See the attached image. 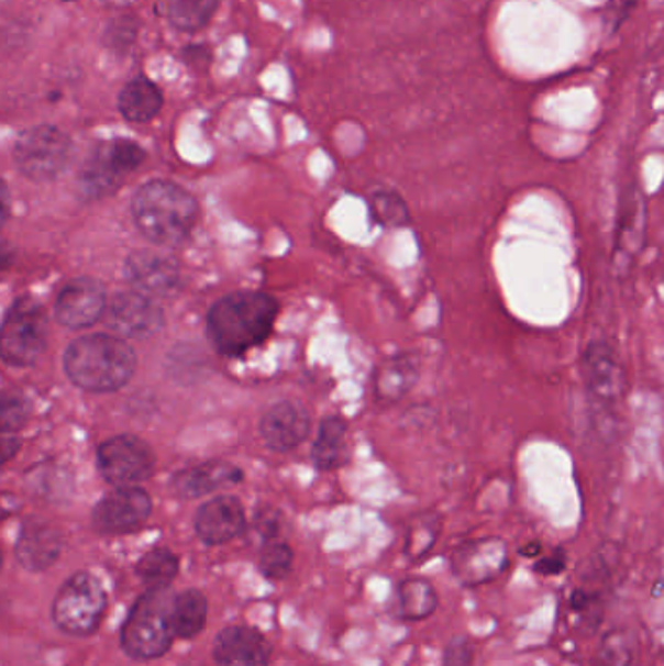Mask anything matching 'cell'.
<instances>
[{
    "label": "cell",
    "mask_w": 664,
    "mask_h": 666,
    "mask_svg": "<svg viewBox=\"0 0 664 666\" xmlns=\"http://www.w3.org/2000/svg\"><path fill=\"white\" fill-rule=\"evenodd\" d=\"M12 154L18 170L27 180L53 181L67 170L75 145L63 129L42 123L18 135Z\"/></svg>",
    "instance_id": "cell-6"
},
{
    "label": "cell",
    "mask_w": 664,
    "mask_h": 666,
    "mask_svg": "<svg viewBox=\"0 0 664 666\" xmlns=\"http://www.w3.org/2000/svg\"><path fill=\"white\" fill-rule=\"evenodd\" d=\"M648 238V201L641 189L631 186L623 191L618 206L613 236V274H630Z\"/></svg>",
    "instance_id": "cell-10"
},
{
    "label": "cell",
    "mask_w": 664,
    "mask_h": 666,
    "mask_svg": "<svg viewBox=\"0 0 664 666\" xmlns=\"http://www.w3.org/2000/svg\"><path fill=\"white\" fill-rule=\"evenodd\" d=\"M259 433L264 443L275 453H287L297 448L310 433L308 411L295 402L275 403L265 411Z\"/></svg>",
    "instance_id": "cell-19"
},
{
    "label": "cell",
    "mask_w": 664,
    "mask_h": 666,
    "mask_svg": "<svg viewBox=\"0 0 664 666\" xmlns=\"http://www.w3.org/2000/svg\"><path fill=\"white\" fill-rule=\"evenodd\" d=\"M103 318L111 332L125 340L153 337L164 325L163 308L156 304V300L139 291L113 295Z\"/></svg>",
    "instance_id": "cell-12"
},
{
    "label": "cell",
    "mask_w": 664,
    "mask_h": 666,
    "mask_svg": "<svg viewBox=\"0 0 664 666\" xmlns=\"http://www.w3.org/2000/svg\"><path fill=\"white\" fill-rule=\"evenodd\" d=\"M221 0H168L166 16L181 34H197L211 24Z\"/></svg>",
    "instance_id": "cell-27"
},
{
    "label": "cell",
    "mask_w": 664,
    "mask_h": 666,
    "mask_svg": "<svg viewBox=\"0 0 664 666\" xmlns=\"http://www.w3.org/2000/svg\"><path fill=\"white\" fill-rule=\"evenodd\" d=\"M2 199H4V206H2V213H4V219L9 217V188L4 186L2 188Z\"/></svg>",
    "instance_id": "cell-42"
},
{
    "label": "cell",
    "mask_w": 664,
    "mask_h": 666,
    "mask_svg": "<svg viewBox=\"0 0 664 666\" xmlns=\"http://www.w3.org/2000/svg\"><path fill=\"white\" fill-rule=\"evenodd\" d=\"M246 529V513L236 497H214L197 511L196 532L207 546H222Z\"/></svg>",
    "instance_id": "cell-18"
},
{
    "label": "cell",
    "mask_w": 664,
    "mask_h": 666,
    "mask_svg": "<svg viewBox=\"0 0 664 666\" xmlns=\"http://www.w3.org/2000/svg\"><path fill=\"white\" fill-rule=\"evenodd\" d=\"M295 554L285 542H269L259 557V571L269 581H281L292 569Z\"/></svg>",
    "instance_id": "cell-32"
},
{
    "label": "cell",
    "mask_w": 664,
    "mask_h": 666,
    "mask_svg": "<svg viewBox=\"0 0 664 666\" xmlns=\"http://www.w3.org/2000/svg\"><path fill=\"white\" fill-rule=\"evenodd\" d=\"M136 0H102V4H106L108 9L113 10H128L135 4Z\"/></svg>",
    "instance_id": "cell-41"
},
{
    "label": "cell",
    "mask_w": 664,
    "mask_h": 666,
    "mask_svg": "<svg viewBox=\"0 0 664 666\" xmlns=\"http://www.w3.org/2000/svg\"><path fill=\"white\" fill-rule=\"evenodd\" d=\"M436 534H439V529L434 524H431V522H425V524L411 530L409 532L408 546H406L409 557H413V559L425 557L431 552V547L434 546Z\"/></svg>",
    "instance_id": "cell-35"
},
{
    "label": "cell",
    "mask_w": 664,
    "mask_h": 666,
    "mask_svg": "<svg viewBox=\"0 0 664 666\" xmlns=\"http://www.w3.org/2000/svg\"><path fill=\"white\" fill-rule=\"evenodd\" d=\"M207 597L201 590H181L174 598V630L179 640H193L207 624Z\"/></svg>",
    "instance_id": "cell-26"
},
{
    "label": "cell",
    "mask_w": 664,
    "mask_h": 666,
    "mask_svg": "<svg viewBox=\"0 0 664 666\" xmlns=\"http://www.w3.org/2000/svg\"><path fill=\"white\" fill-rule=\"evenodd\" d=\"M60 2H77V0H60Z\"/></svg>",
    "instance_id": "cell-43"
},
{
    "label": "cell",
    "mask_w": 664,
    "mask_h": 666,
    "mask_svg": "<svg viewBox=\"0 0 664 666\" xmlns=\"http://www.w3.org/2000/svg\"><path fill=\"white\" fill-rule=\"evenodd\" d=\"M178 571V555L168 547H153L136 564V575L141 581L145 582L146 589L170 587V582L176 579Z\"/></svg>",
    "instance_id": "cell-28"
},
{
    "label": "cell",
    "mask_w": 664,
    "mask_h": 666,
    "mask_svg": "<svg viewBox=\"0 0 664 666\" xmlns=\"http://www.w3.org/2000/svg\"><path fill=\"white\" fill-rule=\"evenodd\" d=\"M125 277L133 285V291L143 292L151 299H164L178 289L179 265L163 252L139 249L125 262Z\"/></svg>",
    "instance_id": "cell-15"
},
{
    "label": "cell",
    "mask_w": 664,
    "mask_h": 666,
    "mask_svg": "<svg viewBox=\"0 0 664 666\" xmlns=\"http://www.w3.org/2000/svg\"><path fill=\"white\" fill-rule=\"evenodd\" d=\"M174 598L170 587L146 589L129 610L128 620L121 628V650L135 661H154L166 655L174 630Z\"/></svg>",
    "instance_id": "cell-4"
},
{
    "label": "cell",
    "mask_w": 664,
    "mask_h": 666,
    "mask_svg": "<svg viewBox=\"0 0 664 666\" xmlns=\"http://www.w3.org/2000/svg\"><path fill=\"white\" fill-rule=\"evenodd\" d=\"M164 108L163 88L146 75H136L121 88L118 110L131 123H148Z\"/></svg>",
    "instance_id": "cell-22"
},
{
    "label": "cell",
    "mask_w": 664,
    "mask_h": 666,
    "mask_svg": "<svg viewBox=\"0 0 664 666\" xmlns=\"http://www.w3.org/2000/svg\"><path fill=\"white\" fill-rule=\"evenodd\" d=\"M108 610V592L102 581L88 571L70 575L53 600L52 620L60 632L88 637L98 632Z\"/></svg>",
    "instance_id": "cell-5"
},
{
    "label": "cell",
    "mask_w": 664,
    "mask_h": 666,
    "mask_svg": "<svg viewBox=\"0 0 664 666\" xmlns=\"http://www.w3.org/2000/svg\"><path fill=\"white\" fill-rule=\"evenodd\" d=\"M63 552L59 530L43 521H27L18 534L14 555L26 571L42 573L57 564Z\"/></svg>",
    "instance_id": "cell-20"
},
{
    "label": "cell",
    "mask_w": 664,
    "mask_h": 666,
    "mask_svg": "<svg viewBox=\"0 0 664 666\" xmlns=\"http://www.w3.org/2000/svg\"><path fill=\"white\" fill-rule=\"evenodd\" d=\"M153 513V499L139 486L115 487L98 501L92 524L100 534L120 536L145 526Z\"/></svg>",
    "instance_id": "cell-11"
},
{
    "label": "cell",
    "mask_w": 664,
    "mask_h": 666,
    "mask_svg": "<svg viewBox=\"0 0 664 666\" xmlns=\"http://www.w3.org/2000/svg\"><path fill=\"white\" fill-rule=\"evenodd\" d=\"M638 0H608L606 7V20L612 30H618L630 16L631 10Z\"/></svg>",
    "instance_id": "cell-37"
},
{
    "label": "cell",
    "mask_w": 664,
    "mask_h": 666,
    "mask_svg": "<svg viewBox=\"0 0 664 666\" xmlns=\"http://www.w3.org/2000/svg\"><path fill=\"white\" fill-rule=\"evenodd\" d=\"M145 148L131 138H113L100 143L86 158L82 170L78 174L82 196L88 199L110 196L120 188L121 181L129 174L145 163Z\"/></svg>",
    "instance_id": "cell-8"
},
{
    "label": "cell",
    "mask_w": 664,
    "mask_h": 666,
    "mask_svg": "<svg viewBox=\"0 0 664 666\" xmlns=\"http://www.w3.org/2000/svg\"><path fill=\"white\" fill-rule=\"evenodd\" d=\"M256 529L265 540H272L279 532V517L275 513L257 514Z\"/></svg>",
    "instance_id": "cell-38"
},
{
    "label": "cell",
    "mask_w": 664,
    "mask_h": 666,
    "mask_svg": "<svg viewBox=\"0 0 664 666\" xmlns=\"http://www.w3.org/2000/svg\"><path fill=\"white\" fill-rule=\"evenodd\" d=\"M47 314L32 297H22L10 304L2 330L0 353L10 367H32L47 345Z\"/></svg>",
    "instance_id": "cell-7"
},
{
    "label": "cell",
    "mask_w": 664,
    "mask_h": 666,
    "mask_svg": "<svg viewBox=\"0 0 664 666\" xmlns=\"http://www.w3.org/2000/svg\"><path fill=\"white\" fill-rule=\"evenodd\" d=\"M345 435H347V425L343 419L333 415L322 421L312 446V462L318 470L332 471L345 462L347 458Z\"/></svg>",
    "instance_id": "cell-24"
},
{
    "label": "cell",
    "mask_w": 664,
    "mask_h": 666,
    "mask_svg": "<svg viewBox=\"0 0 664 666\" xmlns=\"http://www.w3.org/2000/svg\"><path fill=\"white\" fill-rule=\"evenodd\" d=\"M32 413L30 402L20 392H4L0 403V428L4 435H16Z\"/></svg>",
    "instance_id": "cell-33"
},
{
    "label": "cell",
    "mask_w": 664,
    "mask_h": 666,
    "mask_svg": "<svg viewBox=\"0 0 664 666\" xmlns=\"http://www.w3.org/2000/svg\"><path fill=\"white\" fill-rule=\"evenodd\" d=\"M139 30H141V22H139V18L131 16V14L110 18L103 26L102 45L108 52L125 55L133 49L136 37H139Z\"/></svg>",
    "instance_id": "cell-30"
},
{
    "label": "cell",
    "mask_w": 664,
    "mask_h": 666,
    "mask_svg": "<svg viewBox=\"0 0 664 666\" xmlns=\"http://www.w3.org/2000/svg\"><path fill=\"white\" fill-rule=\"evenodd\" d=\"M638 653V640L628 630L605 633L598 645L595 666H633Z\"/></svg>",
    "instance_id": "cell-29"
},
{
    "label": "cell",
    "mask_w": 664,
    "mask_h": 666,
    "mask_svg": "<svg viewBox=\"0 0 664 666\" xmlns=\"http://www.w3.org/2000/svg\"><path fill=\"white\" fill-rule=\"evenodd\" d=\"M277 314V300L265 292H232L214 302L207 317V333L221 355L239 357L269 337Z\"/></svg>",
    "instance_id": "cell-1"
},
{
    "label": "cell",
    "mask_w": 664,
    "mask_h": 666,
    "mask_svg": "<svg viewBox=\"0 0 664 666\" xmlns=\"http://www.w3.org/2000/svg\"><path fill=\"white\" fill-rule=\"evenodd\" d=\"M242 478L244 474L231 462L213 460L179 471L178 476L171 479V487L179 497L196 499L209 496L221 487L240 484Z\"/></svg>",
    "instance_id": "cell-21"
},
{
    "label": "cell",
    "mask_w": 664,
    "mask_h": 666,
    "mask_svg": "<svg viewBox=\"0 0 664 666\" xmlns=\"http://www.w3.org/2000/svg\"><path fill=\"white\" fill-rule=\"evenodd\" d=\"M419 365L409 355L388 360L376 373V393L384 400H400L418 382Z\"/></svg>",
    "instance_id": "cell-25"
},
{
    "label": "cell",
    "mask_w": 664,
    "mask_h": 666,
    "mask_svg": "<svg viewBox=\"0 0 664 666\" xmlns=\"http://www.w3.org/2000/svg\"><path fill=\"white\" fill-rule=\"evenodd\" d=\"M439 595L423 577H409L396 590V614L406 622H421L436 612Z\"/></svg>",
    "instance_id": "cell-23"
},
{
    "label": "cell",
    "mask_w": 664,
    "mask_h": 666,
    "mask_svg": "<svg viewBox=\"0 0 664 666\" xmlns=\"http://www.w3.org/2000/svg\"><path fill=\"white\" fill-rule=\"evenodd\" d=\"M583 378L590 396L602 403L620 400L626 386L623 367L612 345L606 342L588 343L583 353Z\"/></svg>",
    "instance_id": "cell-16"
},
{
    "label": "cell",
    "mask_w": 664,
    "mask_h": 666,
    "mask_svg": "<svg viewBox=\"0 0 664 666\" xmlns=\"http://www.w3.org/2000/svg\"><path fill=\"white\" fill-rule=\"evenodd\" d=\"M18 448H20V443H18L16 435H4V441H2V460L9 462L18 453Z\"/></svg>",
    "instance_id": "cell-39"
},
{
    "label": "cell",
    "mask_w": 664,
    "mask_h": 666,
    "mask_svg": "<svg viewBox=\"0 0 664 666\" xmlns=\"http://www.w3.org/2000/svg\"><path fill=\"white\" fill-rule=\"evenodd\" d=\"M565 567H567V555H565V552L560 547V550H555L554 554L547 555L544 559H538L532 569H534L538 575L555 577V575L565 571Z\"/></svg>",
    "instance_id": "cell-36"
},
{
    "label": "cell",
    "mask_w": 664,
    "mask_h": 666,
    "mask_svg": "<svg viewBox=\"0 0 664 666\" xmlns=\"http://www.w3.org/2000/svg\"><path fill=\"white\" fill-rule=\"evenodd\" d=\"M63 367L68 380L86 392H115L135 375L136 355L120 335L92 333L68 345Z\"/></svg>",
    "instance_id": "cell-2"
},
{
    "label": "cell",
    "mask_w": 664,
    "mask_h": 666,
    "mask_svg": "<svg viewBox=\"0 0 664 666\" xmlns=\"http://www.w3.org/2000/svg\"><path fill=\"white\" fill-rule=\"evenodd\" d=\"M136 229L163 248H176L189 238L199 217L196 197L168 180L146 181L131 201Z\"/></svg>",
    "instance_id": "cell-3"
},
{
    "label": "cell",
    "mask_w": 664,
    "mask_h": 666,
    "mask_svg": "<svg viewBox=\"0 0 664 666\" xmlns=\"http://www.w3.org/2000/svg\"><path fill=\"white\" fill-rule=\"evenodd\" d=\"M476 651L468 635H454L443 653V665L441 666H474Z\"/></svg>",
    "instance_id": "cell-34"
},
{
    "label": "cell",
    "mask_w": 664,
    "mask_h": 666,
    "mask_svg": "<svg viewBox=\"0 0 664 666\" xmlns=\"http://www.w3.org/2000/svg\"><path fill=\"white\" fill-rule=\"evenodd\" d=\"M108 302L110 300L102 282L92 277H77L57 295L55 318L70 330H85L106 314Z\"/></svg>",
    "instance_id": "cell-14"
},
{
    "label": "cell",
    "mask_w": 664,
    "mask_h": 666,
    "mask_svg": "<svg viewBox=\"0 0 664 666\" xmlns=\"http://www.w3.org/2000/svg\"><path fill=\"white\" fill-rule=\"evenodd\" d=\"M204 52H207L204 47H196V49H193V47H188V49H186V63H189V65H193V63H197V65L209 63L211 57L204 55Z\"/></svg>",
    "instance_id": "cell-40"
},
{
    "label": "cell",
    "mask_w": 664,
    "mask_h": 666,
    "mask_svg": "<svg viewBox=\"0 0 664 666\" xmlns=\"http://www.w3.org/2000/svg\"><path fill=\"white\" fill-rule=\"evenodd\" d=\"M507 564V544L501 539H484L458 547L452 555L451 569L462 587L472 589L495 581Z\"/></svg>",
    "instance_id": "cell-13"
},
{
    "label": "cell",
    "mask_w": 664,
    "mask_h": 666,
    "mask_svg": "<svg viewBox=\"0 0 664 666\" xmlns=\"http://www.w3.org/2000/svg\"><path fill=\"white\" fill-rule=\"evenodd\" d=\"M154 466L153 448L135 435L111 436L98 448V470L111 486H139L153 476Z\"/></svg>",
    "instance_id": "cell-9"
},
{
    "label": "cell",
    "mask_w": 664,
    "mask_h": 666,
    "mask_svg": "<svg viewBox=\"0 0 664 666\" xmlns=\"http://www.w3.org/2000/svg\"><path fill=\"white\" fill-rule=\"evenodd\" d=\"M370 211L378 224L383 226H406L409 222V209L406 201L396 191L380 189L370 197Z\"/></svg>",
    "instance_id": "cell-31"
},
{
    "label": "cell",
    "mask_w": 664,
    "mask_h": 666,
    "mask_svg": "<svg viewBox=\"0 0 664 666\" xmlns=\"http://www.w3.org/2000/svg\"><path fill=\"white\" fill-rule=\"evenodd\" d=\"M217 666H267L272 643L264 633L250 625H229L214 637Z\"/></svg>",
    "instance_id": "cell-17"
}]
</instances>
